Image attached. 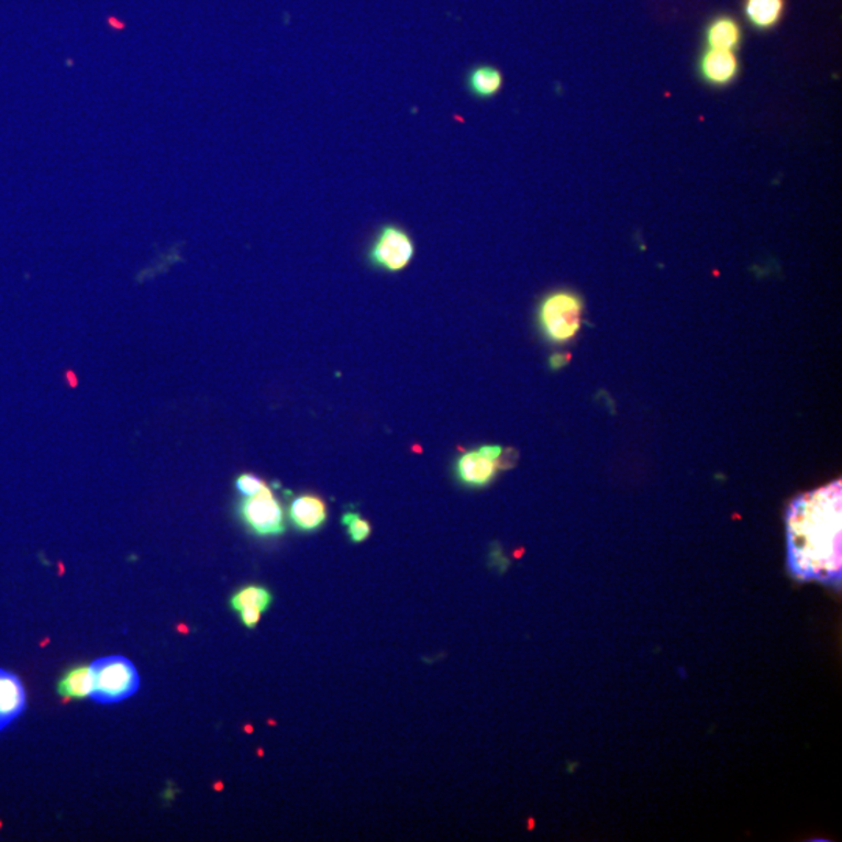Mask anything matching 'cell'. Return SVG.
Wrapping results in <instances>:
<instances>
[{
  "label": "cell",
  "mask_w": 842,
  "mask_h": 842,
  "mask_svg": "<svg viewBox=\"0 0 842 842\" xmlns=\"http://www.w3.org/2000/svg\"><path fill=\"white\" fill-rule=\"evenodd\" d=\"M841 480L807 491L786 509V564L799 580L841 585Z\"/></svg>",
  "instance_id": "obj_1"
},
{
  "label": "cell",
  "mask_w": 842,
  "mask_h": 842,
  "mask_svg": "<svg viewBox=\"0 0 842 842\" xmlns=\"http://www.w3.org/2000/svg\"><path fill=\"white\" fill-rule=\"evenodd\" d=\"M583 298L569 290H557L543 298L536 320L540 330L553 344H566L583 326Z\"/></svg>",
  "instance_id": "obj_2"
},
{
  "label": "cell",
  "mask_w": 842,
  "mask_h": 842,
  "mask_svg": "<svg viewBox=\"0 0 842 842\" xmlns=\"http://www.w3.org/2000/svg\"><path fill=\"white\" fill-rule=\"evenodd\" d=\"M95 674V691L91 699L97 703H118L132 698L141 687L140 673L132 661L122 655L99 658L91 665Z\"/></svg>",
  "instance_id": "obj_3"
},
{
  "label": "cell",
  "mask_w": 842,
  "mask_h": 842,
  "mask_svg": "<svg viewBox=\"0 0 842 842\" xmlns=\"http://www.w3.org/2000/svg\"><path fill=\"white\" fill-rule=\"evenodd\" d=\"M416 256V242L411 233L397 223H386L376 230L368 244L365 259L374 270L400 274L411 266Z\"/></svg>",
  "instance_id": "obj_4"
},
{
  "label": "cell",
  "mask_w": 842,
  "mask_h": 842,
  "mask_svg": "<svg viewBox=\"0 0 842 842\" xmlns=\"http://www.w3.org/2000/svg\"><path fill=\"white\" fill-rule=\"evenodd\" d=\"M237 517L253 535L267 539L285 534V510L268 486L252 497H242Z\"/></svg>",
  "instance_id": "obj_5"
},
{
  "label": "cell",
  "mask_w": 842,
  "mask_h": 842,
  "mask_svg": "<svg viewBox=\"0 0 842 842\" xmlns=\"http://www.w3.org/2000/svg\"><path fill=\"white\" fill-rule=\"evenodd\" d=\"M499 445H484L479 450L462 454L456 462V476L461 484L472 488L487 487L499 469Z\"/></svg>",
  "instance_id": "obj_6"
},
{
  "label": "cell",
  "mask_w": 842,
  "mask_h": 842,
  "mask_svg": "<svg viewBox=\"0 0 842 842\" xmlns=\"http://www.w3.org/2000/svg\"><path fill=\"white\" fill-rule=\"evenodd\" d=\"M27 707V695L20 677L0 669V732L21 717Z\"/></svg>",
  "instance_id": "obj_7"
},
{
  "label": "cell",
  "mask_w": 842,
  "mask_h": 842,
  "mask_svg": "<svg viewBox=\"0 0 842 842\" xmlns=\"http://www.w3.org/2000/svg\"><path fill=\"white\" fill-rule=\"evenodd\" d=\"M290 521L301 532H315L326 523L325 501L315 495H300L293 498L289 508Z\"/></svg>",
  "instance_id": "obj_8"
},
{
  "label": "cell",
  "mask_w": 842,
  "mask_h": 842,
  "mask_svg": "<svg viewBox=\"0 0 842 842\" xmlns=\"http://www.w3.org/2000/svg\"><path fill=\"white\" fill-rule=\"evenodd\" d=\"M464 85L473 99L490 100L505 87V76L497 66L476 65L465 74Z\"/></svg>",
  "instance_id": "obj_9"
},
{
  "label": "cell",
  "mask_w": 842,
  "mask_h": 842,
  "mask_svg": "<svg viewBox=\"0 0 842 842\" xmlns=\"http://www.w3.org/2000/svg\"><path fill=\"white\" fill-rule=\"evenodd\" d=\"M700 74L711 85H728L738 74V58L730 51L709 48L700 62Z\"/></svg>",
  "instance_id": "obj_10"
},
{
  "label": "cell",
  "mask_w": 842,
  "mask_h": 842,
  "mask_svg": "<svg viewBox=\"0 0 842 842\" xmlns=\"http://www.w3.org/2000/svg\"><path fill=\"white\" fill-rule=\"evenodd\" d=\"M58 695L65 699H87L91 698L95 691V674L91 665L77 666L67 671L65 676L58 682Z\"/></svg>",
  "instance_id": "obj_11"
},
{
  "label": "cell",
  "mask_w": 842,
  "mask_h": 842,
  "mask_svg": "<svg viewBox=\"0 0 842 842\" xmlns=\"http://www.w3.org/2000/svg\"><path fill=\"white\" fill-rule=\"evenodd\" d=\"M785 0H746L744 13L754 27L773 29L784 16Z\"/></svg>",
  "instance_id": "obj_12"
},
{
  "label": "cell",
  "mask_w": 842,
  "mask_h": 842,
  "mask_svg": "<svg viewBox=\"0 0 842 842\" xmlns=\"http://www.w3.org/2000/svg\"><path fill=\"white\" fill-rule=\"evenodd\" d=\"M741 41L740 24L733 18L721 16L711 22L707 30V44L717 51H730L738 47Z\"/></svg>",
  "instance_id": "obj_13"
},
{
  "label": "cell",
  "mask_w": 842,
  "mask_h": 842,
  "mask_svg": "<svg viewBox=\"0 0 842 842\" xmlns=\"http://www.w3.org/2000/svg\"><path fill=\"white\" fill-rule=\"evenodd\" d=\"M272 594L267 588L261 587V585H248V587L241 588L231 596V607L234 612H242V610H258L264 613L270 607Z\"/></svg>",
  "instance_id": "obj_14"
},
{
  "label": "cell",
  "mask_w": 842,
  "mask_h": 842,
  "mask_svg": "<svg viewBox=\"0 0 842 842\" xmlns=\"http://www.w3.org/2000/svg\"><path fill=\"white\" fill-rule=\"evenodd\" d=\"M342 524L348 528V535L353 543H363L372 534L370 523L361 518L359 513L346 512L342 516Z\"/></svg>",
  "instance_id": "obj_15"
},
{
  "label": "cell",
  "mask_w": 842,
  "mask_h": 842,
  "mask_svg": "<svg viewBox=\"0 0 842 842\" xmlns=\"http://www.w3.org/2000/svg\"><path fill=\"white\" fill-rule=\"evenodd\" d=\"M266 486L267 484L263 479H259L258 476L250 475V473H244V475L237 476L236 479V490L240 491L241 497H252V495L258 494Z\"/></svg>",
  "instance_id": "obj_16"
},
{
  "label": "cell",
  "mask_w": 842,
  "mask_h": 842,
  "mask_svg": "<svg viewBox=\"0 0 842 842\" xmlns=\"http://www.w3.org/2000/svg\"><path fill=\"white\" fill-rule=\"evenodd\" d=\"M240 614L242 624L247 629H255L259 624L261 617H263V613L258 612V610H242Z\"/></svg>",
  "instance_id": "obj_17"
},
{
  "label": "cell",
  "mask_w": 842,
  "mask_h": 842,
  "mask_svg": "<svg viewBox=\"0 0 842 842\" xmlns=\"http://www.w3.org/2000/svg\"><path fill=\"white\" fill-rule=\"evenodd\" d=\"M569 356L564 355H554L551 357V367L554 368V370H557V368H561L562 365L565 363H568Z\"/></svg>",
  "instance_id": "obj_18"
}]
</instances>
